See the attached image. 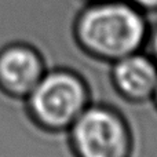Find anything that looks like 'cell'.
Instances as JSON below:
<instances>
[{
    "mask_svg": "<svg viewBox=\"0 0 157 157\" xmlns=\"http://www.w3.org/2000/svg\"><path fill=\"white\" fill-rule=\"evenodd\" d=\"M152 103L155 105V108L157 110V88H156V92H155V97H153V99H152Z\"/></svg>",
    "mask_w": 157,
    "mask_h": 157,
    "instance_id": "ba28073f",
    "label": "cell"
},
{
    "mask_svg": "<svg viewBox=\"0 0 157 157\" xmlns=\"http://www.w3.org/2000/svg\"><path fill=\"white\" fill-rule=\"evenodd\" d=\"M26 113L46 132H66L92 102L87 78L71 66L48 68L24 99Z\"/></svg>",
    "mask_w": 157,
    "mask_h": 157,
    "instance_id": "7a4b0ae2",
    "label": "cell"
},
{
    "mask_svg": "<svg viewBox=\"0 0 157 157\" xmlns=\"http://www.w3.org/2000/svg\"><path fill=\"white\" fill-rule=\"evenodd\" d=\"M144 13H157V0H128Z\"/></svg>",
    "mask_w": 157,
    "mask_h": 157,
    "instance_id": "52a82bcc",
    "label": "cell"
},
{
    "mask_svg": "<svg viewBox=\"0 0 157 157\" xmlns=\"http://www.w3.org/2000/svg\"><path fill=\"white\" fill-rule=\"evenodd\" d=\"M66 134L75 157H132L135 147L128 119L109 103L91 102Z\"/></svg>",
    "mask_w": 157,
    "mask_h": 157,
    "instance_id": "3957f363",
    "label": "cell"
},
{
    "mask_svg": "<svg viewBox=\"0 0 157 157\" xmlns=\"http://www.w3.org/2000/svg\"><path fill=\"white\" fill-rule=\"evenodd\" d=\"M92 3H95V2H106V0H91Z\"/></svg>",
    "mask_w": 157,
    "mask_h": 157,
    "instance_id": "9c48e42d",
    "label": "cell"
},
{
    "mask_svg": "<svg viewBox=\"0 0 157 157\" xmlns=\"http://www.w3.org/2000/svg\"><path fill=\"white\" fill-rule=\"evenodd\" d=\"M109 80L113 91L131 105L152 102L157 88V62L144 50L110 63Z\"/></svg>",
    "mask_w": 157,
    "mask_h": 157,
    "instance_id": "5b68a950",
    "label": "cell"
},
{
    "mask_svg": "<svg viewBox=\"0 0 157 157\" xmlns=\"http://www.w3.org/2000/svg\"><path fill=\"white\" fill-rule=\"evenodd\" d=\"M144 51L157 62V21L149 24V32L145 41Z\"/></svg>",
    "mask_w": 157,
    "mask_h": 157,
    "instance_id": "8992f818",
    "label": "cell"
},
{
    "mask_svg": "<svg viewBox=\"0 0 157 157\" xmlns=\"http://www.w3.org/2000/svg\"><path fill=\"white\" fill-rule=\"evenodd\" d=\"M37 48L15 41L0 50V91L13 99L24 101L47 71Z\"/></svg>",
    "mask_w": 157,
    "mask_h": 157,
    "instance_id": "277c9868",
    "label": "cell"
},
{
    "mask_svg": "<svg viewBox=\"0 0 157 157\" xmlns=\"http://www.w3.org/2000/svg\"><path fill=\"white\" fill-rule=\"evenodd\" d=\"M149 32L145 13L128 0L91 3L78 15L75 36L78 48L94 62L110 65L144 50Z\"/></svg>",
    "mask_w": 157,
    "mask_h": 157,
    "instance_id": "6da1fadb",
    "label": "cell"
}]
</instances>
